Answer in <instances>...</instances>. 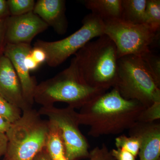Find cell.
Returning <instances> with one entry per match:
<instances>
[{"label": "cell", "mask_w": 160, "mask_h": 160, "mask_svg": "<svg viewBox=\"0 0 160 160\" xmlns=\"http://www.w3.org/2000/svg\"><path fill=\"white\" fill-rule=\"evenodd\" d=\"M128 130L129 136L139 140L140 160H160V122H137Z\"/></svg>", "instance_id": "cell-11"}, {"label": "cell", "mask_w": 160, "mask_h": 160, "mask_svg": "<svg viewBox=\"0 0 160 160\" xmlns=\"http://www.w3.org/2000/svg\"><path fill=\"white\" fill-rule=\"evenodd\" d=\"M142 58L147 69L158 82L160 83V58L152 52L146 55Z\"/></svg>", "instance_id": "cell-22"}, {"label": "cell", "mask_w": 160, "mask_h": 160, "mask_svg": "<svg viewBox=\"0 0 160 160\" xmlns=\"http://www.w3.org/2000/svg\"><path fill=\"white\" fill-rule=\"evenodd\" d=\"M111 153L115 160H135L136 157L122 148L113 149L111 151Z\"/></svg>", "instance_id": "cell-24"}, {"label": "cell", "mask_w": 160, "mask_h": 160, "mask_svg": "<svg viewBox=\"0 0 160 160\" xmlns=\"http://www.w3.org/2000/svg\"><path fill=\"white\" fill-rule=\"evenodd\" d=\"M144 24L156 33L160 31V0H147Z\"/></svg>", "instance_id": "cell-17"}, {"label": "cell", "mask_w": 160, "mask_h": 160, "mask_svg": "<svg viewBox=\"0 0 160 160\" xmlns=\"http://www.w3.org/2000/svg\"><path fill=\"white\" fill-rule=\"evenodd\" d=\"M7 2L11 16L22 15L33 11L36 3L34 0H8Z\"/></svg>", "instance_id": "cell-19"}, {"label": "cell", "mask_w": 160, "mask_h": 160, "mask_svg": "<svg viewBox=\"0 0 160 160\" xmlns=\"http://www.w3.org/2000/svg\"><path fill=\"white\" fill-rule=\"evenodd\" d=\"M86 8L103 21L121 18L122 0H86Z\"/></svg>", "instance_id": "cell-14"}, {"label": "cell", "mask_w": 160, "mask_h": 160, "mask_svg": "<svg viewBox=\"0 0 160 160\" xmlns=\"http://www.w3.org/2000/svg\"><path fill=\"white\" fill-rule=\"evenodd\" d=\"M113 88L124 98L137 101L146 108L160 102V83L140 57L129 55L118 59L117 80Z\"/></svg>", "instance_id": "cell-5"}, {"label": "cell", "mask_w": 160, "mask_h": 160, "mask_svg": "<svg viewBox=\"0 0 160 160\" xmlns=\"http://www.w3.org/2000/svg\"><path fill=\"white\" fill-rule=\"evenodd\" d=\"M66 9V1L64 0H38L36 2L32 12L57 33L63 35L68 28Z\"/></svg>", "instance_id": "cell-13"}, {"label": "cell", "mask_w": 160, "mask_h": 160, "mask_svg": "<svg viewBox=\"0 0 160 160\" xmlns=\"http://www.w3.org/2000/svg\"><path fill=\"white\" fill-rule=\"evenodd\" d=\"M5 34V19L0 20V56L3 54V51L6 44Z\"/></svg>", "instance_id": "cell-26"}, {"label": "cell", "mask_w": 160, "mask_h": 160, "mask_svg": "<svg viewBox=\"0 0 160 160\" xmlns=\"http://www.w3.org/2000/svg\"><path fill=\"white\" fill-rule=\"evenodd\" d=\"M7 138L5 133L0 132V158L4 156L7 148Z\"/></svg>", "instance_id": "cell-29"}, {"label": "cell", "mask_w": 160, "mask_h": 160, "mask_svg": "<svg viewBox=\"0 0 160 160\" xmlns=\"http://www.w3.org/2000/svg\"><path fill=\"white\" fill-rule=\"evenodd\" d=\"M32 48L29 44L7 43L3 54L10 60L19 79L24 98L32 107L34 102L35 91L38 84L35 78L30 75L25 63V58Z\"/></svg>", "instance_id": "cell-10"}, {"label": "cell", "mask_w": 160, "mask_h": 160, "mask_svg": "<svg viewBox=\"0 0 160 160\" xmlns=\"http://www.w3.org/2000/svg\"><path fill=\"white\" fill-rule=\"evenodd\" d=\"M103 22L104 34L114 43L118 59L129 55L143 57L151 52L149 46L158 33L145 24H132L121 18Z\"/></svg>", "instance_id": "cell-7"}, {"label": "cell", "mask_w": 160, "mask_h": 160, "mask_svg": "<svg viewBox=\"0 0 160 160\" xmlns=\"http://www.w3.org/2000/svg\"></svg>", "instance_id": "cell-32"}, {"label": "cell", "mask_w": 160, "mask_h": 160, "mask_svg": "<svg viewBox=\"0 0 160 160\" xmlns=\"http://www.w3.org/2000/svg\"><path fill=\"white\" fill-rule=\"evenodd\" d=\"M145 108L137 101L124 98L112 88L82 107L78 118L80 125L89 126V136L98 138L129 130Z\"/></svg>", "instance_id": "cell-1"}, {"label": "cell", "mask_w": 160, "mask_h": 160, "mask_svg": "<svg viewBox=\"0 0 160 160\" xmlns=\"http://www.w3.org/2000/svg\"><path fill=\"white\" fill-rule=\"evenodd\" d=\"M78 71L85 82L106 92L117 80L118 58L114 43L104 34L90 41L74 54Z\"/></svg>", "instance_id": "cell-2"}, {"label": "cell", "mask_w": 160, "mask_h": 160, "mask_svg": "<svg viewBox=\"0 0 160 160\" xmlns=\"http://www.w3.org/2000/svg\"><path fill=\"white\" fill-rule=\"evenodd\" d=\"M160 102H156L141 112L138 122H151L160 120Z\"/></svg>", "instance_id": "cell-21"}, {"label": "cell", "mask_w": 160, "mask_h": 160, "mask_svg": "<svg viewBox=\"0 0 160 160\" xmlns=\"http://www.w3.org/2000/svg\"><path fill=\"white\" fill-rule=\"evenodd\" d=\"M30 52L26 55L25 58V63L27 68L30 72L34 71L37 69L40 65L35 61L30 54Z\"/></svg>", "instance_id": "cell-28"}, {"label": "cell", "mask_w": 160, "mask_h": 160, "mask_svg": "<svg viewBox=\"0 0 160 160\" xmlns=\"http://www.w3.org/2000/svg\"><path fill=\"white\" fill-rule=\"evenodd\" d=\"M115 146L117 148L125 149L136 157L139 152L140 142L138 139L134 137L122 135L116 138Z\"/></svg>", "instance_id": "cell-20"}, {"label": "cell", "mask_w": 160, "mask_h": 160, "mask_svg": "<svg viewBox=\"0 0 160 160\" xmlns=\"http://www.w3.org/2000/svg\"><path fill=\"white\" fill-rule=\"evenodd\" d=\"M10 16L7 1L0 0V20H5Z\"/></svg>", "instance_id": "cell-27"}, {"label": "cell", "mask_w": 160, "mask_h": 160, "mask_svg": "<svg viewBox=\"0 0 160 160\" xmlns=\"http://www.w3.org/2000/svg\"><path fill=\"white\" fill-rule=\"evenodd\" d=\"M6 44H30L37 35L49 26L33 12L5 19Z\"/></svg>", "instance_id": "cell-9"}, {"label": "cell", "mask_w": 160, "mask_h": 160, "mask_svg": "<svg viewBox=\"0 0 160 160\" xmlns=\"http://www.w3.org/2000/svg\"><path fill=\"white\" fill-rule=\"evenodd\" d=\"M48 121L49 129L45 149L51 160H67L65 145L59 129L54 123Z\"/></svg>", "instance_id": "cell-15"}, {"label": "cell", "mask_w": 160, "mask_h": 160, "mask_svg": "<svg viewBox=\"0 0 160 160\" xmlns=\"http://www.w3.org/2000/svg\"><path fill=\"white\" fill-rule=\"evenodd\" d=\"M147 0H122L121 19L134 24H144Z\"/></svg>", "instance_id": "cell-16"}, {"label": "cell", "mask_w": 160, "mask_h": 160, "mask_svg": "<svg viewBox=\"0 0 160 160\" xmlns=\"http://www.w3.org/2000/svg\"><path fill=\"white\" fill-rule=\"evenodd\" d=\"M41 116L32 108L22 111L6 132L8 142L2 160H32L45 148L49 122Z\"/></svg>", "instance_id": "cell-4"}, {"label": "cell", "mask_w": 160, "mask_h": 160, "mask_svg": "<svg viewBox=\"0 0 160 160\" xmlns=\"http://www.w3.org/2000/svg\"><path fill=\"white\" fill-rule=\"evenodd\" d=\"M30 53L35 61L40 65L46 62L47 58L46 54L44 50L41 48L34 46L32 48Z\"/></svg>", "instance_id": "cell-25"}, {"label": "cell", "mask_w": 160, "mask_h": 160, "mask_svg": "<svg viewBox=\"0 0 160 160\" xmlns=\"http://www.w3.org/2000/svg\"><path fill=\"white\" fill-rule=\"evenodd\" d=\"M105 92L85 82L72 59L68 68L38 84L34 100L43 107L54 106V103L61 102L67 103L68 106L74 109H81Z\"/></svg>", "instance_id": "cell-3"}, {"label": "cell", "mask_w": 160, "mask_h": 160, "mask_svg": "<svg viewBox=\"0 0 160 160\" xmlns=\"http://www.w3.org/2000/svg\"><path fill=\"white\" fill-rule=\"evenodd\" d=\"M104 29L103 20L91 13L84 18L82 27L69 36L54 42L38 40L34 46L45 52L48 66L57 67L92 39L104 35Z\"/></svg>", "instance_id": "cell-6"}, {"label": "cell", "mask_w": 160, "mask_h": 160, "mask_svg": "<svg viewBox=\"0 0 160 160\" xmlns=\"http://www.w3.org/2000/svg\"><path fill=\"white\" fill-rule=\"evenodd\" d=\"M12 124L4 118L0 116V132L6 134L11 127Z\"/></svg>", "instance_id": "cell-30"}, {"label": "cell", "mask_w": 160, "mask_h": 160, "mask_svg": "<svg viewBox=\"0 0 160 160\" xmlns=\"http://www.w3.org/2000/svg\"><path fill=\"white\" fill-rule=\"evenodd\" d=\"M0 95L22 111L32 108L24 98L19 79L12 64L4 54L0 56Z\"/></svg>", "instance_id": "cell-12"}, {"label": "cell", "mask_w": 160, "mask_h": 160, "mask_svg": "<svg viewBox=\"0 0 160 160\" xmlns=\"http://www.w3.org/2000/svg\"><path fill=\"white\" fill-rule=\"evenodd\" d=\"M88 160H115L112 155L106 144L97 146L89 152Z\"/></svg>", "instance_id": "cell-23"}, {"label": "cell", "mask_w": 160, "mask_h": 160, "mask_svg": "<svg viewBox=\"0 0 160 160\" xmlns=\"http://www.w3.org/2000/svg\"><path fill=\"white\" fill-rule=\"evenodd\" d=\"M38 112L41 116L47 117L59 129L67 160L89 158V144L79 129L78 112L75 109L69 106L63 108L42 106Z\"/></svg>", "instance_id": "cell-8"}, {"label": "cell", "mask_w": 160, "mask_h": 160, "mask_svg": "<svg viewBox=\"0 0 160 160\" xmlns=\"http://www.w3.org/2000/svg\"><path fill=\"white\" fill-rule=\"evenodd\" d=\"M22 112L20 108L9 102L0 95V116L13 124L21 118Z\"/></svg>", "instance_id": "cell-18"}, {"label": "cell", "mask_w": 160, "mask_h": 160, "mask_svg": "<svg viewBox=\"0 0 160 160\" xmlns=\"http://www.w3.org/2000/svg\"><path fill=\"white\" fill-rule=\"evenodd\" d=\"M32 160H51L45 148L40 152Z\"/></svg>", "instance_id": "cell-31"}]
</instances>
